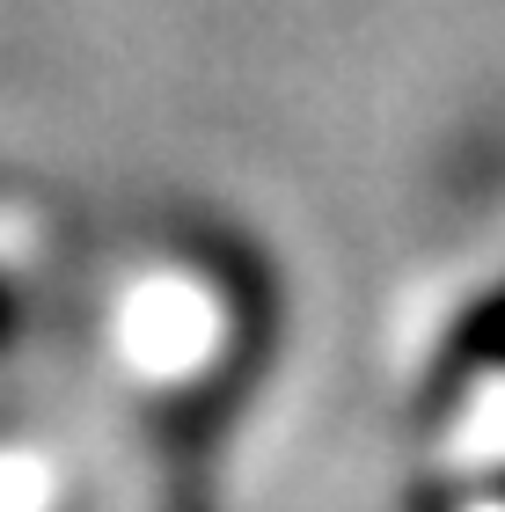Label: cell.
Here are the masks:
<instances>
[{
    "label": "cell",
    "instance_id": "cell-1",
    "mask_svg": "<svg viewBox=\"0 0 505 512\" xmlns=\"http://www.w3.org/2000/svg\"><path fill=\"white\" fill-rule=\"evenodd\" d=\"M476 366H505V286H498L491 300H476V315L454 330L447 366H440V388L462 381V374H476Z\"/></svg>",
    "mask_w": 505,
    "mask_h": 512
},
{
    "label": "cell",
    "instance_id": "cell-2",
    "mask_svg": "<svg viewBox=\"0 0 505 512\" xmlns=\"http://www.w3.org/2000/svg\"><path fill=\"white\" fill-rule=\"evenodd\" d=\"M0 330H8V293H0Z\"/></svg>",
    "mask_w": 505,
    "mask_h": 512
}]
</instances>
